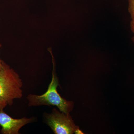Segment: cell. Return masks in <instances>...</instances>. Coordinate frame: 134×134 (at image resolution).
I'll return each instance as SVG.
<instances>
[{"label":"cell","mask_w":134,"mask_h":134,"mask_svg":"<svg viewBox=\"0 0 134 134\" xmlns=\"http://www.w3.org/2000/svg\"><path fill=\"white\" fill-rule=\"evenodd\" d=\"M7 105V104L5 102L0 99V110H3Z\"/></svg>","instance_id":"obj_6"},{"label":"cell","mask_w":134,"mask_h":134,"mask_svg":"<svg viewBox=\"0 0 134 134\" xmlns=\"http://www.w3.org/2000/svg\"><path fill=\"white\" fill-rule=\"evenodd\" d=\"M128 10L132 21H134V0L129 1Z\"/></svg>","instance_id":"obj_5"},{"label":"cell","mask_w":134,"mask_h":134,"mask_svg":"<svg viewBox=\"0 0 134 134\" xmlns=\"http://www.w3.org/2000/svg\"><path fill=\"white\" fill-rule=\"evenodd\" d=\"M2 60H1V57H0V72L2 68Z\"/></svg>","instance_id":"obj_9"},{"label":"cell","mask_w":134,"mask_h":134,"mask_svg":"<svg viewBox=\"0 0 134 134\" xmlns=\"http://www.w3.org/2000/svg\"><path fill=\"white\" fill-rule=\"evenodd\" d=\"M53 69L52 79L45 93L40 96L30 94L27 97L29 107L42 105L56 106L60 111L69 113L73 110L74 103L63 98L57 91L59 85V80L55 72V63L53 60Z\"/></svg>","instance_id":"obj_1"},{"label":"cell","mask_w":134,"mask_h":134,"mask_svg":"<svg viewBox=\"0 0 134 134\" xmlns=\"http://www.w3.org/2000/svg\"><path fill=\"white\" fill-rule=\"evenodd\" d=\"M33 118L23 117L15 119L0 110V126L1 133L2 134H18L20 129L25 125L32 122Z\"/></svg>","instance_id":"obj_4"},{"label":"cell","mask_w":134,"mask_h":134,"mask_svg":"<svg viewBox=\"0 0 134 134\" xmlns=\"http://www.w3.org/2000/svg\"><path fill=\"white\" fill-rule=\"evenodd\" d=\"M130 28H131V30L134 36L133 37V40L134 42V21H131L130 23Z\"/></svg>","instance_id":"obj_7"},{"label":"cell","mask_w":134,"mask_h":134,"mask_svg":"<svg viewBox=\"0 0 134 134\" xmlns=\"http://www.w3.org/2000/svg\"><path fill=\"white\" fill-rule=\"evenodd\" d=\"M75 133L76 134H83L84 133L82 132L81 130L79 129V128L77 129L76 130L75 132Z\"/></svg>","instance_id":"obj_8"},{"label":"cell","mask_w":134,"mask_h":134,"mask_svg":"<svg viewBox=\"0 0 134 134\" xmlns=\"http://www.w3.org/2000/svg\"><path fill=\"white\" fill-rule=\"evenodd\" d=\"M47 124L55 134H72L79 128L75 125L69 113L59 111L55 108L45 115Z\"/></svg>","instance_id":"obj_3"},{"label":"cell","mask_w":134,"mask_h":134,"mask_svg":"<svg viewBox=\"0 0 134 134\" xmlns=\"http://www.w3.org/2000/svg\"><path fill=\"white\" fill-rule=\"evenodd\" d=\"M23 83L19 75L2 61L0 72V99L12 105L14 100L21 98Z\"/></svg>","instance_id":"obj_2"},{"label":"cell","mask_w":134,"mask_h":134,"mask_svg":"<svg viewBox=\"0 0 134 134\" xmlns=\"http://www.w3.org/2000/svg\"><path fill=\"white\" fill-rule=\"evenodd\" d=\"M1 46H2L0 44V48H1Z\"/></svg>","instance_id":"obj_10"}]
</instances>
